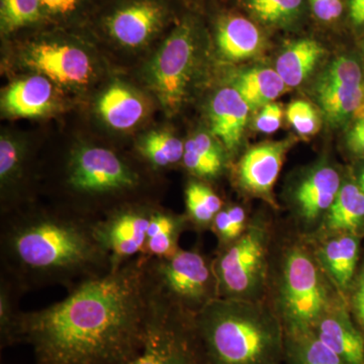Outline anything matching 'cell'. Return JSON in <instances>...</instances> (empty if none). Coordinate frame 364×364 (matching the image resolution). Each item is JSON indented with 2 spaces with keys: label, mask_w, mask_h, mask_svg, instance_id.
I'll use <instances>...</instances> for the list:
<instances>
[{
  "label": "cell",
  "mask_w": 364,
  "mask_h": 364,
  "mask_svg": "<svg viewBox=\"0 0 364 364\" xmlns=\"http://www.w3.org/2000/svg\"><path fill=\"white\" fill-rule=\"evenodd\" d=\"M287 85L277 70L269 68L252 69L237 78L235 88L249 107L259 109L273 102L287 90Z\"/></svg>",
  "instance_id": "obj_26"
},
{
  "label": "cell",
  "mask_w": 364,
  "mask_h": 364,
  "mask_svg": "<svg viewBox=\"0 0 364 364\" xmlns=\"http://www.w3.org/2000/svg\"><path fill=\"white\" fill-rule=\"evenodd\" d=\"M323 55L324 49L317 41H296L279 55L275 70L287 86L294 87L306 80Z\"/></svg>",
  "instance_id": "obj_24"
},
{
  "label": "cell",
  "mask_w": 364,
  "mask_h": 364,
  "mask_svg": "<svg viewBox=\"0 0 364 364\" xmlns=\"http://www.w3.org/2000/svg\"><path fill=\"white\" fill-rule=\"evenodd\" d=\"M316 97L332 124L354 114L364 95L363 71L355 60L340 57L330 64L316 85Z\"/></svg>",
  "instance_id": "obj_11"
},
{
  "label": "cell",
  "mask_w": 364,
  "mask_h": 364,
  "mask_svg": "<svg viewBox=\"0 0 364 364\" xmlns=\"http://www.w3.org/2000/svg\"><path fill=\"white\" fill-rule=\"evenodd\" d=\"M186 219L198 231L210 229L215 215L223 208L221 198L200 179L188 182L184 191Z\"/></svg>",
  "instance_id": "obj_29"
},
{
  "label": "cell",
  "mask_w": 364,
  "mask_h": 364,
  "mask_svg": "<svg viewBox=\"0 0 364 364\" xmlns=\"http://www.w3.org/2000/svg\"><path fill=\"white\" fill-rule=\"evenodd\" d=\"M42 16L41 0H1L0 20L4 33L32 25Z\"/></svg>",
  "instance_id": "obj_31"
},
{
  "label": "cell",
  "mask_w": 364,
  "mask_h": 364,
  "mask_svg": "<svg viewBox=\"0 0 364 364\" xmlns=\"http://www.w3.org/2000/svg\"><path fill=\"white\" fill-rule=\"evenodd\" d=\"M314 333L345 364H364V336L352 322L348 311L336 299L313 326Z\"/></svg>",
  "instance_id": "obj_14"
},
{
  "label": "cell",
  "mask_w": 364,
  "mask_h": 364,
  "mask_svg": "<svg viewBox=\"0 0 364 364\" xmlns=\"http://www.w3.org/2000/svg\"><path fill=\"white\" fill-rule=\"evenodd\" d=\"M97 220L63 207L32 205L4 215L1 272L28 291L62 286L67 291L112 272L109 254L95 235Z\"/></svg>",
  "instance_id": "obj_2"
},
{
  "label": "cell",
  "mask_w": 364,
  "mask_h": 364,
  "mask_svg": "<svg viewBox=\"0 0 364 364\" xmlns=\"http://www.w3.org/2000/svg\"><path fill=\"white\" fill-rule=\"evenodd\" d=\"M347 142L352 152L364 156V119H358L354 124L349 132Z\"/></svg>",
  "instance_id": "obj_37"
},
{
  "label": "cell",
  "mask_w": 364,
  "mask_h": 364,
  "mask_svg": "<svg viewBox=\"0 0 364 364\" xmlns=\"http://www.w3.org/2000/svg\"><path fill=\"white\" fill-rule=\"evenodd\" d=\"M289 145L287 141L264 142L249 149L237 166L239 186L251 195L270 198Z\"/></svg>",
  "instance_id": "obj_13"
},
{
  "label": "cell",
  "mask_w": 364,
  "mask_h": 364,
  "mask_svg": "<svg viewBox=\"0 0 364 364\" xmlns=\"http://www.w3.org/2000/svg\"><path fill=\"white\" fill-rule=\"evenodd\" d=\"M324 219L329 233L355 235L364 225L363 191L353 183L342 186Z\"/></svg>",
  "instance_id": "obj_23"
},
{
  "label": "cell",
  "mask_w": 364,
  "mask_h": 364,
  "mask_svg": "<svg viewBox=\"0 0 364 364\" xmlns=\"http://www.w3.org/2000/svg\"><path fill=\"white\" fill-rule=\"evenodd\" d=\"M208 364H284L279 314L256 301L218 298L195 315Z\"/></svg>",
  "instance_id": "obj_3"
},
{
  "label": "cell",
  "mask_w": 364,
  "mask_h": 364,
  "mask_svg": "<svg viewBox=\"0 0 364 364\" xmlns=\"http://www.w3.org/2000/svg\"><path fill=\"white\" fill-rule=\"evenodd\" d=\"M333 301L317 261L301 246L289 248L282 263L277 310L284 332L312 329Z\"/></svg>",
  "instance_id": "obj_6"
},
{
  "label": "cell",
  "mask_w": 364,
  "mask_h": 364,
  "mask_svg": "<svg viewBox=\"0 0 364 364\" xmlns=\"http://www.w3.org/2000/svg\"><path fill=\"white\" fill-rule=\"evenodd\" d=\"M188 226L186 215H179L158 207L151 218L147 239L141 256L146 258H167L179 247V238Z\"/></svg>",
  "instance_id": "obj_22"
},
{
  "label": "cell",
  "mask_w": 364,
  "mask_h": 364,
  "mask_svg": "<svg viewBox=\"0 0 364 364\" xmlns=\"http://www.w3.org/2000/svg\"><path fill=\"white\" fill-rule=\"evenodd\" d=\"M138 151L153 171H158L182 161L184 144L167 132H151L140 141Z\"/></svg>",
  "instance_id": "obj_30"
},
{
  "label": "cell",
  "mask_w": 364,
  "mask_h": 364,
  "mask_svg": "<svg viewBox=\"0 0 364 364\" xmlns=\"http://www.w3.org/2000/svg\"><path fill=\"white\" fill-rule=\"evenodd\" d=\"M26 291L6 273L0 272V348L20 344L21 298Z\"/></svg>",
  "instance_id": "obj_28"
},
{
  "label": "cell",
  "mask_w": 364,
  "mask_h": 364,
  "mask_svg": "<svg viewBox=\"0 0 364 364\" xmlns=\"http://www.w3.org/2000/svg\"><path fill=\"white\" fill-rule=\"evenodd\" d=\"M25 60L26 65L63 85H85L93 73L87 53L77 46L64 43L33 44L26 51Z\"/></svg>",
  "instance_id": "obj_12"
},
{
  "label": "cell",
  "mask_w": 364,
  "mask_h": 364,
  "mask_svg": "<svg viewBox=\"0 0 364 364\" xmlns=\"http://www.w3.org/2000/svg\"><path fill=\"white\" fill-rule=\"evenodd\" d=\"M282 119V107L277 102H270L261 109L255 126L258 131L265 134H272L280 128Z\"/></svg>",
  "instance_id": "obj_34"
},
{
  "label": "cell",
  "mask_w": 364,
  "mask_h": 364,
  "mask_svg": "<svg viewBox=\"0 0 364 364\" xmlns=\"http://www.w3.org/2000/svg\"><path fill=\"white\" fill-rule=\"evenodd\" d=\"M262 41L259 28L243 16H226L218 25V48L229 61L252 58L262 49Z\"/></svg>",
  "instance_id": "obj_20"
},
{
  "label": "cell",
  "mask_w": 364,
  "mask_h": 364,
  "mask_svg": "<svg viewBox=\"0 0 364 364\" xmlns=\"http://www.w3.org/2000/svg\"><path fill=\"white\" fill-rule=\"evenodd\" d=\"M338 172L333 167H318L303 179L294 191V203L299 217L314 223L327 214L341 188Z\"/></svg>",
  "instance_id": "obj_17"
},
{
  "label": "cell",
  "mask_w": 364,
  "mask_h": 364,
  "mask_svg": "<svg viewBox=\"0 0 364 364\" xmlns=\"http://www.w3.org/2000/svg\"><path fill=\"white\" fill-rule=\"evenodd\" d=\"M287 119L301 136H311L320 129V117L312 105L305 100H296L289 105Z\"/></svg>",
  "instance_id": "obj_33"
},
{
  "label": "cell",
  "mask_w": 364,
  "mask_h": 364,
  "mask_svg": "<svg viewBox=\"0 0 364 364\" xmlns=\"http://www.w3.org/2000/svg\"><path fill=\"white\" fill-rule=\"evenodd\" d=\"M97 109L109 127L124 131L141 122L146 114V105L135 91L117 83L102 93Z\"/></svg>",
  "instance_id": "obj_21"
},
{
  "label": "cell",
  "mask_w": 364,
  "mask_h": 364,
  "mask_svg": "<svg viewBox=\"0 0 364 364\" xmlns=\"http://www.w3.org/2000/svg\"><path fill=\"white\" fill-rule=\"evenodd\" d=\"M55 104V93L49 79L31 76L13 83L4 92L2 107L11 116L35 117L44 116Z\"/></svg>",
  "instance_id": "obj_18"
},
{
  "label": "cell",
  "mask_w": 364,
  "mask_h": 364,
  "mask_svg": "<svg viewBox=\"0 0 364 364\" xmlns=\"http://www.w3.org/2000/svg\"><path fill=\"white\" fill-rule=\"evenodd\" d=\"M303 0H249L251 13L265 23L282 25L298 16Z\"/></svg>",
  "instance_id": "obj_32"
},
{
  "label": "cell",
  "mask_w": 364,
  "mask_h": 364,
  "mask_svg": "<svg viewBox=\"0 0 364 364\" xmlns=\"http://www.w3.org/2000/svg\"><path fill=\"white\" fill-rule=\"evenodd\" d=\"M359 188H360L361 191L364 193V170L363 173H361L360 178H359Z\"/></svg>",
  "instance_id": "obj_41"
},
{
  "label": "cell",
  "mask_w": 364,
  "mask_h": 364,
  "mask_svg": "<svg viewBox=\"0 0 364 364\" xmlns=\"http://www.w3.org/2000/svg\"><path fill=\"white\" fill-rule=\"evenodd\" d=\"M354 312L358 318L359 324L364 330V265L361 270L358 284H356L355 294L353 298Z\"/></svg>",
  "instance_id": "obj_38"
},
{
  "label": "cell",
  "mask_w": 364,
  "mask_h": 364,
  "mask_svg": "<svg viewBox=\"0 0 364 364\" xmlns=\"http://www.w3.org/2000/svg\"><path fill=\"white\" fill-rule=\"evenodd\" d=\"M358 254L359 241L354 234L334 235L318 249L321 267L342 293L350 287Z\"/></svg>",
  "instance_id": "obj_19"
},
{
  "label": "cell",
  "mask_w": 364,
  "mask_h": 364,
  "mask_svg": "<svg viewBox=\"0 0 364 364\" xmlns=\"http://www.w3.org/2000/svg\"><path fill=\"white\" fill-rule=\"evenodd\" d=\"M138 256L104 277L69 289L65 299L23 312L20 344L35 364H128L142 352L152 298Z\"/></svg>",
  "instance_id": "obj_1"
},
{
  "label": "cell",
  "mask_w": 364,
  "mask_h": 364,
  "mask_svg": "<svg viewBox=\"0 0 364 364\" xmlns=\"http://www.w3.org/2000/svg\"><path fill=\"white\" fill-rule=\"evenodd\" d=\"M349 14L354 25L364 23V0H350L349 1Z\"/></svg>",
  "instance_id": "obj_39"
},
{
  "label": "cell",
  "mask_w": 364,
  "mask_h": 364,
  "mask_svg": "<svg viewBox=\"0 0 364 364\" xmlns=\"http://www.w3.org/2000/svg\"><path fill=\"white\" fill-rule=\"evenodd\" d=\"M81 0H41L42 16H66L77 9Z\"/></svg>",
  "instance_id": "obj_36"
},
{
  "label": "cell",
  "mask_w": 364,
  "mask_h": 364,
  "mask_svg": "<svg viewBox=\"0 0 364 364\" xmlns=\"http://www.w3.org/2000/svg\"><path fill=\"white\" fill-rule=\"evenodd\" d=\"M158 208L151 202L119 205L95 222V235L111 257L112 272L143 252L151 218Z\"/></svg>",
  "instance_id": "obj_10"
},
{
  "label": "cell",
  "mask_w": 364,
  "mask_h": 364,
  "mask_svg": "<svg viewBox=\"0 0 364 364\" xmlns=\"http://www.w3.org/2000/svg\"><path fill=\"white\" fill-rule=\"evenodd\" d=\"M196 60V28L191 21H183L164 41L148 70L151 90L167 114H176L186 102Z\"/></svg>",
  "instance_id": "obj_9"
},
{
  "label": "cell",
  "mask_w": 364,
  "mask_h": 364,
  "mask_svg": "<svg viewBox=\"0 0 364 364\" xmlns=\"http://www.w3.org/2000/svg\"><path fill=\"white\" fill-rule=\"evenodd\" d=\"M249 105L235 87L222 88L210 102V119L212 133L230 154L241 145L247 124Z\"/></svg>",
  "instance_id": "obj_16"
},
{
  "label": "cell",
  "mask_w": 364,
  "mask_h": 364,
  "mask_svg": "<svg viewBox=\"0 0 364 364\" xmlns=\"http://www.w3.org/2000/svg\"><path fill=\"white\" fill-rule=\"evenodd\" d=\"M286 364H345L343 360L318 339L312 329L286 332Z\"/></svg>",
  "instance_id": "obj_27"
},
{
  "label": "cell",
  "mask_w": 364,
  "mask_h": 364,
  "mask_svg": "<svg viewBox=\"0 0 364 364\" xmlns=\"http://www.w3.org/2000/svg\"><path fill=\"white\" fill-rule=\"evenodd\" d=\"M147 184L145 174L114 151L79 145L65 158L58 186L68 203L63 208L98 220L136 200Z\"/></svg>",
  "instance_id": "obj_4"
},
{
  "label": "cell",
  "mask_w": 364,
  "mask_h": 364,
  "mask_svg": "<svg viewBox=\"0 0 364 364\" xmlns=\"http://www.w3.org/2000/svg\"><path fill=\"white\" fill-rule=\"evenodd\" d=\"M354 117L358 119H364V95L360 105H359L358 109H356L355 112H354Z\"/></svg>",
  "instance_id": "obj_40"
},
{
  "label": "cell",
  "mask_w": 364,
  "mask_h": 364,
  "mask_svg": "<svg viewBox=\"0 0 364 364\" xmlns=\"http://www.w3.org/2000/svg\"><path fill=\"white\" fill-rule=\"evenodd\" d=\"M164 11L157 2L141 0L117 9L107 20L112 38L127 47L147 43L162 25Z\"/></svg>",
  "instance_id": "obj_15"
},
{
  "label": "cell",
  "mask_w": 364,
  "mask_h": 364,
  "mask_svg": "<svg viewBox=\"0 0 364 364\" xmlns=\"http://www.w3.org/2000/svg\"><path fill=\"white\" fill-rule=\"evenodd\" d=\"M143 260L144 277L153 298L193 315L219 298L214 260L198 249L181 248L170 257Z\"/></svg>",
  "instance_id": "obj_5"
},
{
  "label": "cell",
  "mask_w": 364,
  "mask_h": 364,
  "mask_svg": "<svg viewBox=\"0 0 364 364\" xmlns=\"http://www.w3.org/2000/svg\"><path fill=\"white\" fill-rule=\"evenodd\" d=\"M152 298L147 341L128 364H208L196 331L195 315Z\"/></svg>",
  "instance_id": "obj_7"
},
{
  "label": "cell",
  "mask_w": 364,
  "mask_h": 364,
  "mask_svg": "<svg viewBox=\"0 0 364 364\" xmlns=\"http://www.w3.org/2000/svg\"><path fill=\"white\" fill-rule=\"evenodd\" d=\"M268 232L248 227L240 238L221 249L214 260L219 298L256 301L267 274Z\"/></svg>",
  "instance_id": "obj_8"
},
{
  "label": "cell",
  "mask_w": 364,
  "mask_h": 364,
  "mask_svg": "<svg viewBox=\"0 0 364 364\" xmlns=\"http://www.w3.org/2000/svg\"><path fill=\"white\" fill-rule=\"evenodd\" d=\"M182 163L191 176L212 181L221 176L224 169V152L215 139L200 133L184 143Z\"/></svg>",
  "instance_id": "obj_25"
},
{
  "label": "cell",
  "mask_w": 364,
  "mask_h": 364,
  "mask_svg": "<svg viewBox=\"0 0 364 364\" xmlns=\"http://www.w3.org/2000/svg\"><path fill=\"white\" fill-rule=\"evenodd\" d=\"M313 13L322 21L330 23L337 20L342 14V0H310Z\"/></svg>",
  "instance_id": "obj_35"
}]
</instances>
